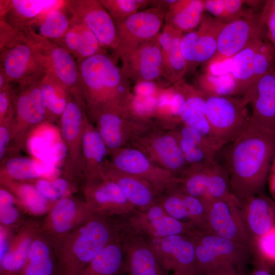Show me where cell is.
<instances>
[{
    "mask_svg": "<svg viewBox=\"0 0 275 275\" xmlns=\"http://www.w3.org/2000/svg\"><path fill=\"white\" fill-rule=\"evenodd\" d=\"M248 105L243 97L206 94V118L213 137L221 148L247 126L250 117Z\"/></svg>",
    "mask_w": 275,
    "mask_h": 275,
    "instance_id": "5b68a950",
    "label": "cell"
},
{
    "mask_svg": "<svg viewBox=\"0 0 275 275\" xmlns=\"http://www.w3.org/2000/svg\"><path fill=\"white\" fill-rule=\"evenodd\" d=\"M183 86L185 100L180 120L183 124L197 130L218 146L206 116V94L184 82Z\"/></svg>",
    "mask_w": 275,
    "mask_h": 275,
    "instance_id": "83f0119b",
    "label": "cell"
},
{
    "mask_svg": "<svg viewBox=\"0 0 275 275\" xmlns=\"http://www.w3.org/2000/svg\"><path fill=\"white\" fill-rule=\"evenodd\" d=\"M271 269H272V272L273 275H275V263H267Z\"/></svg>",
    "mask_w": 275,
    "mask_h": 275,
    "instance_id": "94428289",
    "label": "cell"
},
{
    "mask_svg": "<svg viewBox=\"0 0 275 275\" xmlns=\"http://www.w3.org/2000/svg\"><path fill=\"white\" fill-rule=\"evenodd\" d=\"M41 79L20 87L21 91L16 98L15 106L18 117L32 124L41 122L46 115L42 98Z\"/></svg>",
    "mask_w": 275,
    "mask_h": 275,
    "instance_id": "1f68e13d",
    "label": "cell"
},
{
    "mask_svg": "<svg viewBox=\"0 0 275 275\" xmlns=\"http://www.w3.org/2000/svg\"><path fill=\"white\" fill-rule=\"evenodd\" d=\"M0 69L9 82L17 84L20 87L40 79L46 73L35 50L22 32L8 45L0 49Z\"/></svg>",
    "mask_w": 275,
    "mask_h": 275,
    "instance_id": "9c48e42d",
    "label": "cell"
},
{
    "mask_svg": "<svg viewBox=\"0 0 275 275\" xmlns=\"http://www.w3.org/2000/svg\"><path fill=\"white\" fill-rule=\"evenodd\" d=\"M39 135L51 145H53L56 143V133L54 130L51 129L43 130Z\"/></svg>",
    "mask_w": 275,
    "mask_h": 275,
    "instance_id": "6f0895ef",
    "label": "cell"
},
{
    "mask_svg": "<svg viewBox=\"0 0 275 275\" xmlns=\"http://www.w3.org/2000/svg\"><path fill=\"white\" fill-rule=\"evenodd\" d=\"M6 169L10 177L16 180L35 179L45 175L40 162L26 157H16L9 159Z\"/></svg>",
    "mask_w": 275,
    "mask_h": 275,
    "instance_id": "b9f144b4",
    "label": "cell"
},
{
    "mask_svg": "<svg viewBox=\"0 0 275 275\" xmlns=\"http://www.w3.org/2000/svg\"><path fill=\"white\" fill-rule=\"evenodd\" d=\"M119 240L129 275H167L147 240L124 225L120 218Z\"/></svg>",
    "mask_w": 275,
    "mask_h": 275,
    "instance_id": "ac0fdd59",
    "label": "cell"
},
{
    "mask_svg": "<svg viewBox=\"0 0 275 275\" xmlns=\"http://www.w3.org/2000/svg\"><path fill=\"white\" fill-rule=\"evenodd\" d=\"M171 275H193V274H191L187 272H185L176 271V272H173V273Z\"/></svg>",
    "mask_w": 275,
    "mask_h": 275,
    "instance_id": "91938a15",
    "label": "cell"
},
{
    "mask_svg": "<svg viewBox=\"0 0 275 275\" xmlns=\"http://www.w3.org/2000/svg\"><path fill=\"white\" fill-rule=\"evenodd\" d=\"M21 204L17 197L9 190L1 187L0 189V225L16 231L28 219Z\"/></svg>",
    "mask_w": 275,
    "mask_h": 275,
    "instance_id": "8d00e7d4",
    "label": "cell"
},
{
    "mask_svg": "<svg viewBox=\"0 0 275 275\" xmlns=\"http://www.w3.org/2000/svg\"><path fill=\"white\" fill-rule=\"evenodd\" d=\"M119 218L130 230L149 239L189 234L197 230L191 225L173 217L159 202L146 210H136Z\"/></svg>",
    "mask_w": 275,
    "mask_h": 275,
    "instance_id": "30bf717a",
    "label": "cell"
},
{
    "mask_svg": "<svg viewBox=\"0 0 275 275\" xmlns=\"http://www.w3.org/2000/svg\"><path fill=\"white\" fill-rule=\"evenodd\" d=\"M214 275H237V274L236 273V270L230 269L218 273Z\"/></svg>",
    "mask_w": 275,
    "mask_h": 275,
    "instance_id": "680465c9",
    "label": "cell"
},
{
    "mask_svg": "<svg viewBox=\"0 0 275 275\" xmlns=\"http://www.w3.org/2000/svg\"><path fill=\"white\" fill-rule=\"evenodd\" d=\"M267 39L261 13L252 10L226 23L219 33L215 56L205 65L210 68L230 60L239 51L259 39Z\"/></svg>",
    "mask_w": 275,
    "mask_h": 275,
    "instance_id": "8992f818",
    "label": "cell"
},
{
    "mask_svg": "<svg viewBox=\"0 0 275 275\" xmlns=\"http://www.w3.org/2000/svg\"><path fill=\"white\" fill-rule=\"evenodd\" d=\"M21 32L34 48L46 72L57 79L70 93L80 91L78 65L72 56L54 41L29 28Z\"/></svg>",
    "mask_w": 275,
    "mask_h": 275,
    "instance_id": "52a82bcc",
    "label": "cell"
},
{
    "mask_svg": "<svg viewBox=\"0 0 275 275\" xmlns=\"http://www.w3.org/2000/svg\"><path fill=\"white\" fill-rule=\"evenodd\" d=\"M82 146L85 156L97 163L101 162L106 154V145L98 131L89 130L85 132Z\"/></svg>",
    "mask_w": 275,
    "mask_h": 275,
    "instance_id": "ee69618b",
    "label": "cell"
},
{
    "mask_svg": "<svg viewBox=\"0 0 275 275\" xmlns=\"http://www.w3.org/2000/svg\"><path fill=\"white\" fill-rule=\"evenodd\" d=\"M42 222L28 219L16 232L7 253L0 259L1 275H19L27 259L31 246L40 231Z\"/></svg>",
    "mask_w": 275,
    "mask_h": 275,
    "instance_id": "7402d4cb",
    "label": "cell"
},
{
    "mask_svg": "<svg viewBox=\"0 0 275 275\" xmlns=\"http://www.w3.org/2000/svg\"><path fill=\"white\" fill-rule=\"evenodd\" d=\"M99 113V132L106 146L116 149L123 143V124L129 113L122 105L102 107L95 111Z\"/></svg>",
    "mask_w": 275,
    "mask_h": 275,
    "instance_id": "4dcf8cb0",
    "label": "cell"
},
{
    "mask_svg": "<svg viewBox=\"0 0 275 275\" xmlns=\"http://www.w3.org/2000/svg\"><path fill=\"white\" fill-rule=\"evenodd\" d=\"M94 214L85 201L67 196L54 203L42 222L40 230L53 243L83 225Z\"/></svg>",
    "mask_w": 275,
    "mask_h": 275,
    "instance_id": "4fadbf2b",
    "label": "cell"
},
{
    "mask_svg": "<svg viewBox=\"0 0 275 275\" xmlns=\"http://www.w3.org/2000/svg\"><path fill=\"white\" fill-rule=\"evenodd\" d=\"M232 193L228 171L225 167L215 160L209 167L206 205Z\"/></svg>",
    "mask_w": 275,
    "mask_h": 275,
    "instance_id": "f35d334b",
    "label": "cell"
},
{
    "mask_svg": "<svg viewBox=\"0 0 275 275\" xmlns=\"http://www.w3.org/2000/svg\"><path fill=\"white\" fill-rule=\"evenodd\" d=\"M208 232L256 252V243L245 225L240 201L232 194L208 207Z\"/></svg>",
    "mask_w": 275,
    "mask_h": 275,
    "instance_id": "ba28073f",
    "label": "cell"
},
{
    "mask_svg": "<svg viewBox=\"0 0 275 275\" xmlns=\"http://www.w3.org/2000/svg\"><path fill=\"white\" fill-rule=\"evenodd\" d=\"M183 33L179 32L174 37L167 53L163 56V79L169 84H175L182 79L188 70L186 61L180 48Z\"/></svg>",
    "mask_w": 275,
    "mask_h": 275,
    "instance_id": "d590c367",
    "label": "cell"
},
{
    "mask_svg": "<svg viewBox=\"0 0 275 275\" xmlns=\"http://www.w3.org/2000/svg\"><path fill=\"white\" fill-rule=\"evenodd\" d=\"M10 84L0 90V116L1 119L6 115L10 109Z\"/></svg>",
    "mask_w": 275,
    "mask_h": 275,
    "instance_id": "f907efd6",
    "label": "cell"
},
{
    "mask_svg": "<svg viewBox=\"0 0 275 275\" xmlns=\"http://www.w3.org/2000/svg\"><path fill=\"white\" fill-rule=\"evenodd\" d=\"M113 180L121 192L136 210H145L159 201L158 192L147 181L119 171L104 175Z\"/></svg>",
    "mask_w": 275,
    "mask_h": 275,
    "instance_id": "484cf974",
    "label": "cell"
},
{
    "mask_svg": "<svg viewBox=\"0 0 275 275\" xmlns=\"http://www.w3.org/2000/svg\"><path fill=\"white\" fill-rule=\"evenodd\" d=\"M38 191L48 200L56 202L61 199L51 181L44 179H38L34 185Z\"/></svg>",
    "mask_w": 275,
    "mask_h": 275,
    "instance_id": "c3c4849f",
    "label": "cell"
},
{
    "mask_svg": "<svg viewBox=\"0 0 275 275\" xmlns=\"http://www.w3.org/2000/svg\"><path fill=\"white\" fill-rule=\"evenodd\" d=\"M205 11L204 1L177 0L167 12L165 23L186 33L198 27Z\"/></svg>",
    "mask_w": 275,
    "mask_h": 275,
    "instance_id": "f1b7e54d",
    "label": "cell"
},
{
    "mask_svg": "<svg viewBox=\"0 0 275 275\" xmlns=\"http://www.w3.org/2000/svg\"><path fill=\"white\" fill-rule=\"evenodd\" d=\"M268 181L270 192L275 201V154L270 166Z\"/></svg>",
    "mask_w": 275,
    "mask_h": 275,
    "instance_id": "9f6ffc18",
    "label": "cell"
},
{
    "mask_svg": "<svg viewBox=\"0 0 275 275\" xmlns=\"http://www.w3.org/2000/svg\"><path fill=\"white\" fill-rule=\"evenodd\" d=\"M67 151V146L62 142H57L52 145L53 159L56 165L66 156Z\"/></svg>",
    "mask_w": 275,
    "mask_h": 275,
    "instance_id": "816d5d0a",
    "label": "cell"
},
{
    "mask_svg": "<svg viewBox=\"0 0 275 275\" xmlns=\"http://www.w3.org/2000/svg\"><path fill=\"white\" fill-rule=\"evenodd\" d=\"M77 65L80 90L92 110L122 105L130 94L129 80L107 51Z\"/></svg>",
    "mask_w": 275,
    "mask_h": 275,
    "instance_id": "3957f363",
    "label": "cell"
},
{
    "mask_svg": "<svg viewBox=\"0 0 275 275\" xmlns=\"http://www.w3.org/2000/svg\"><path fill=\"white\" fill-rule=\"evenodd\" d=\"M275 154V132L248 123L225 155L232 194L242 202L261 193Z\"/></svg>",
    "mask_w": 275,
    "mask_h": 275,
    "instance_id": "6da1fadb",
    "label": "cell"
},
{
    "mask_svg": "<svg viewBox=\"0 0 275 275\" xmlns=\"http://www.w3.org/2000/svg\"><path fill=\"white\" fill-rule=\"evenodd\" d=\"M245 1L205 0V11L211 16L226 23H229L244 15L248 10H244Z\"/></svg>",
    "mask_w": 275,
    "mask_h": 275,
    "instance_id": "60d3db41",
    "label": "cell"
},
{
    "mask_svg": "<svg viewBox=\"0 0 275 275\" xmlns=\"http://www.w3.org/2000/svg\"><path fill=\"white\" fill-rule=\"evenodd\" d=\"M158 35L125 52L118 54L122 69L129 80L135 84L163 79V57Z\"/></svg>",
    "mask_w": 275,
    "mask_h": 275,
    "instance_id": "5bb4252c",
    "label": "cell"
},
{
    "mask_svg": "<svg viewBox=\"0 0 275 275\" xmlns=\"http://www.w3.org/2000/svg\"><path fill=\"white\" fill-rule=\"evenodd\" d=\"M167 12L165 8L154 5L115 22L119 41L115 54L129 51L157 36Z\"/></svg>",
    "mask_w": 275,
    "mask_h": 275,
    "instance_id": "8fae6325",
    "label": "cell"
},
{
    "mask_svg": "<svg viewBox=\"0 0 275 275\" xmlns=\"http://www.w3.org/2000/svg\"><path fill=\"white\" fill-rule=\"evenodd\" d=\"M259 256L257 265L252 275H273L267 263L260 256Z\"/></svg>",
    "mask_w": 275,
    "mask_h": 275,
    "instance_id": "db71d44e",
    "label": "cell"
},
{
    "mask_svg": "<svg viewBox=\"0 0 275 275\" xmlns=\"http://www.w3.org/2000/svg\"><path fill=\"white\" fill-rule=\"evenodd\" d=\"M19 275H60L52 242L41 230L32 242Z\"/></svg>",
    "mask_w": 275,
    "mask_h": 275,
    "instance_id": "d4e9b609",
    "label": "cell"
},
{
    "mask_svg": "<svg viewBox=\"0 0 275 275\" xmlns=\"http://www.w3.org/2000/svg\"><path fill=\"white\" fill-rule=\"evenodd\" d=\"M1 19L20 31L48 11L64 5L65 1L12 0L0 1Z\"/></svg>",
    "mask_w": 275,
    "mask_h": 275,
    "instance_id": "44dd1931",
    "label": "cell"
},
{
    "mask_svg": "<svg viewBox=\"0 0 275 275\" xmlns=\"http://www.w3.org/2000/svg\"><path fill=\"white\" fill-rule=\"evenodd\" d=\"M152 148L159 160L173 175H181L189 167L177 134L157 136L152 142Z\"/></svg>",
    "mask_w": 275,
    "mask_h": 275,
    "instance_id": "d6a6232c",
    "label": "cell"
},
{
    "mask_svg": "<svg viewBox=\"0 0 275 275\" xmlns=\"http://www.w3.org/2000/svg\"><path fill=\"white\" fill-rule=\"evenodd\" d=\"M117 217L94 214L87 222L52 243L60 275H79L108 244L119 239Z\"/></svg>",
    "mask_w": 275,
    "mask_h": 275,
    "instance_id": "7a4b0ae2",
    "label": "cell"
},
{
    "mask_svg": "<svg viewBox=\"0 0 275 275\" xmlns=\"http://www.w3.org/2000/svg\"><path fill=\"white\" fill-rule=\"evenodd\" d=\"M256 252L267 263H275V227L255 242Z\"/></svg>",
    "mask_w": 275,
    "mask_h": 275,
    "instance_id": "f6af8a7d",
    "label": "cell"
},
{
    "mask_svg": "<svg viewBox=\"0 0 275 275\" xmlns=\"http://www.w3.org/2000/svg\"><path fill=\"white\" fill-rule=\"evenodd\" d=\"M267 40L275 47V1H267L261 12Z\"/></svg>",
    "mask_w": 275,
    "mask_h": 275,
    "instance_id": "bcb514c9",
    "label": "cell"
},
{
    "mask_svg": "<svg viewBox=\"0 0 275 275\" xmlns=\"http://www.w3.org/2000/svg\"><path fill=\"white\" fill-rule=\"evenodd\" d=\"M13 230L0 225V259L7 253L14 235Z\"/></svg>",
    "mask_w": 275,
    "mask_h": 275,
    "instance_id": "681fc988",
    "label": "cell"
},
{
    "mask_svg": "<svg viewBox=\"0 0 275 275\" xmlns=\"http://www.w3.org/2000/svg\"><path fill=\"white\" fill-rule=\"evenodd\" d=\"M10 134L7 128L4 126L0 127V159L3 158L9 143Z\"/></svg>",
    "mask_w": 275,
    "mask_h": 275,
    "instance_id": "11a10c76",
    "label": "cell"
},
{
    "mask_svg": "<svg viewBox=\"0 0 275 275\" xmlns=\"http://www.w3.org/2000/svg\"><path fill=\"white\" fill-rule=\"evenodd\" d=\"M225 24L210 14H204L197 28L183 35L180 48L188 69L201 64L206 65L213 58L219 33Z\"/></svg>",
    "mask_w": 275,
    "mask_h": 275,
    "instance_id": "9a60e30c",
    "label": "cell"
},
{
    "mask_svg": "<svg viewBox=\"0 0 275 275\" xmlns=\"http://www.w3.org/2000/svg\"><path fill=\"white\" fill-rule=\"evenodd\" d=\"M84 191L85 202L95 214L118 217L136 210L116 183L104 175L88 180Z\"/></svg>",
    "mask_w": 275,
    "mask_h": 275,
    "instance_id": "e0dca14e",
    "label": "cell"
},
{
    "mask_svg": "<svg viewBox=\"0 0 275 275\" xmlns=\"http://www.w3.org/2000/svg\"><path fill=\"white\" fill-rule=\"evenodd\" d=\"M259 39L245 47L231 60L229 72L236 86L237 95H244L257 81V54L262 42Z\"/></svg>",
    "mask_w": 275,
    "mask_h": 275,
    "instance_id": "4316f807",
    "label": "cell"
},
{
    "mask_svg": "<svg viewBox=\"0 0 275 275\" xmlns=\"http://www.w3.org/2000/svg\"><path fill=\"white\" fill-rule=\"evenodd\" d=\"M195 245L198 275H214L235 269L254 252L213 233L196 230L190 234Z\"/></svg>",
    "mask_w": 275,
    "mask_h": 275,
    "instance_id": "277c9868",
    "label": "cell"
},
{
    "mask_svg": "<svg viewBox=\"0 0 275 275\" xmlns=\"http://www.w3.org/2000/svg\"><path fill=\"white\" fill-rule=\"evenodd\" d=\"M71 24V18L64 3L62 7L46 13L25 28L31 29L42 37L57 41L63 37Z\"/></svg>",
    "mask_w": 275,
    "mask_h": 275,
    "instance_id": "836d02e7",
    "label": "cell"
},
{
    "mask_svg": "<svg viewBox=\"0 0 275 275\" xmlns=\"http://www.w3.org/2000/svg\"><path fill=\"white\" fill-rule=\"evenodd\" d=\"M43 104L46 113L61 116L68 101L70 92L57 79L46 72L40 80Z\"/></svg>",
    "mask_w": 275,
    "mask_h": 275,
    "instance_id": "e575fe53",
    "label": "cell"
},
{
    "mask_svg": "<svg viewBox=\"0 0 275 275\" xmlns=\"http://www.w3.org/2000/svg\"><path fill=\"white\" fill-rule=\"evenodd\" d=\"M160 80L136 82L134 87V95L144 97L156 96L163 89L160 86Z\"/></svg>",
    "mask_w": 275,
    "mask_h": 275,
    "instance_id": "7dc6e473",
    "label": "cell"
},
{
    "mask_svg": "<svg viewBox=\"0 0 275 275\" xmlns=\"http://www.w3.org/2000/svg\"><path fill=\"white\" fill-rule=\"evenodd\" d=\"M114 162L117 171L147 181L158 193L164 191L177 182V178L171 173L153 167L145 154L137 149L121 150Z\"/></svg>",
    "mask_w": 275,
    "mask_h": 275,
    "instance_id": "d6986e66",
    "label": "cell"
},
{
    "mask_svg": "<svg viewBox=\"0 0 275 275\" xmlns=\"http://www.w3.org/2000/svg\"><path fill=\"white\" fill-rule=\"evenodd\" d=\"M127 272L120 240L106 245L79 275H122Z\"/></svg>",
    "mask_w": 275,
    "mask_h": 275,
    "instance_id": "f546056e",
    "label": "cell"
},
{
    "mask_svg": "<svg viewBox=\"0 0 275 275\" xmlns=\"http://www.w3.org/2000/svg\"><path fill=\"white\" fill-rule=\"evenodd\" d=\"M241 203L244 221L255 242L275 227V201L260 193Z\"/></svg>",
    "mask_w": 275,
    "mask_h": 275,
    "instance_id": "603a6c76",
    "label": "cell"
},
{
    "mask_svg": "<svg viewBox=\"0 0 275 275\" xmlns=\"http://www.w3.org/2000/svg\"><path fill=\"white\" fill-rule=\"evenodd\" d=\"M243 97L252 108L249 123L275 132V67L259 79Z\"/></svg>",
    "mask_w": 275,
    "mask_h": 275,
    "instance_id": "ffe728a7",
    "label": "cell"
},
{
    "mask_svg": "<svg viewBox=\"0 0 275 275\" xmlns=\"http://www.w3.org/2000/svg\"><path fill=\"white\" fill-rule=\"evenodd\" d=\"M145 239L167 272L181 271L198 275L195 245L190 234Z\"/></svg>",
    "mask_w": 275,
    "mask_h": 275,
    "instance_id": "2e32d148",
    "label": "cell"
},
{
    "mask_svg": "<svg viewBox=\"0 0 275 275\" xmlns=\"http://www.w3.org/2000/svg\"><path fill=\"white\" fill-rule=\"evenodd\" d=\"M149 0H100L115 22L124 19L146 8L153 5Z\"/></svg>",
    "mask_w": 275,
    "mask_h": 275,
    "instance_id": "7bdbcfd3",
    "label": "cell"
},
{
    "mask_svg": "<svg viewBox=\"0 0 275 275\" xmlns=\"http://www.w3.org/2000/svg\"><path fill=\"white\" fill-rule=\"evenodd\" d=\"M65 7L72 19L93 32L104 48L116 52L119 41L116 24L100 0L65 1Z\"/></svg>",
    "mask_w": 275,
    "mask_h": 275,
    "instance_id": "7c38bea8",
    "label": "cell"
},
{
    "mask_svg": "<svg viewBox=\"0 0 275 275\" xmlns=\"http://www.w3.org/2000/svg\"><path fill=\"white\" fill-rule=\"evenodd\" d=\"M15 192L25 213L33 216L47 214L55 203L43 197L34 185L21 184Z\"/></svg>",
    "mask_w": 275,
    "mask_h": 275,
    "instance_id": "74e56055",
    "label": "cell"
},
{
    "mask_svg": "<svg viewBox=\"0 0 275 275\" xmlns=\"http://www.w3.org/2000/svg\"><path fill=\"white\" fill-rule=\"evenodd\" d=\"M51 182L60 199L67 197L66 195L69 191V184L66 180L57 178Z\"/></svg>",
    "mask_w": 275,
    "mask_h": 275,
    "instance_id": "f5cc1de1",
    "label": "cell"
},
{
    "mask_svg": "<svg viewBox=\"0 0 275 275\" xmlns=\"http://www.w3.org/2000/svg\"><path fill=\"white\" fill-rule=\"evenodd\" d=\"M81 92L75 94V98L71 93L66 106L61 116V130L64 139L73 142L79 135L83 119V112L80 103L78 101Z\"/></svg>",
    "mask_w": 275,
    "mask_h": 275,
    "instance_id": "ab89813d",
    "label": "cell"
},
{
    "mask_svg": "<svg viewBox=\"0 0 275 275\" xmlns=\"http://www.w3.org/2000/svg\"><path fill=\"white\" fill-rule=\"evenodd\" d=\"M181 148L188 166L208 164L221 148L197 130L183 124L177 133Z\"/></svg>",
    "mask_w": 275,
    "mask_h": 275,
    "instance_id": "cb8c5ba5",
    "label": "cell"
}]
</instances>
